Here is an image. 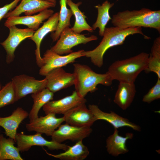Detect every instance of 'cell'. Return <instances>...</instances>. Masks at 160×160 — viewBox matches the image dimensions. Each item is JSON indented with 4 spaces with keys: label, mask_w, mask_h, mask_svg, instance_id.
<instances>
[{
    "label": "cell",
    "mask_w": 160,
    "mask_h": 160,
    "mask_svg": "<svg viewBox=\"0 0 160 160\" xmlns=\"http://www.w3.org/2000/svg\"><path fill=\"white\" fill-rule=\"evenodd\" d=\"M54 12L53 10L47 9L33 15L10 17L7 18L4 25L9 28L13 25H23L35 31L39 28L40 24L44 21L48 19Z\"/></svg>",
    "instance_id": "cell-17"
},
{
    "label": "cell",
    "mask_w": 160,
    "mask_h": 160,
    "mask_svg": "<svg viewBox=\"0 0 160 160\" xmlns=\"http://www.w3.org/2000/svg\"><path fill=\"white\" fill-rule=\"evenodd\" d=\"M160 98V79L158 78L155 85L151 88L143 96V102L150 103L153 101Z\"/></svg>",
    "instance_id": "cell-30"
},
{
    "label": "cell",
    "mask_w": 160,
    "mask_h": 160,
    "mask_svg": "<svg viewBox=\"0 0 160 160\" xmlns=\"http://www.w3.org/2000/svg\"></svg>",
    "instance_id": "cell-33"
},
{
    "label": "cell",
    "mask_w": 160,
    "mask_h": 160,
    "mask_svg": "<svg viewBox=\"0 0 160 160\" xmlns=\"http://www.w3.org/2000/svg\"><path fill=\"white\" fill-rule=\"evenodd\" d=\"M9 32L6 39L0 44L7 53L6 62L10 63L13 61L14 52L22 41L33 36L35 31L29 28L21 29L13 25L8 28Z\"/></svg>",
    "instance_id": "cell-9"
},
{
    "label": "cell",
    "mask_w": 160,
    "mask_h": 160,
    "mask_svg": "<svg viewBox=\"0 0 160 160\" xmlns=\"http://www.w3.org/2000/svg\"><path fill=\"white\" fill-rule=\"evenodd\" d=\"M88 108L95 117L97 120H105L111 124L114 128L127 127L131 128L135 131L140 132L141 128L140 126L131 122L128 119L123 117L113 111L108 113L101 110L98 106L95 104H90Z\"/></svg>",
    "instance_id": "cell-16"
},
{
    "label": "cell",
    "mask_w": 160,
    "mask_h": 160,
    "mask_svg": "<svg viewBox=\"0 0 160 160\" xmlns=\"http://www.w3.org/2000/svg\"><path fill=\"white\" fill-rule=\"evenodd\" d=\"M59 13L53 14L45 22L42 26L35 31L32 36L29 38L36 45L35 50L36 63L40 68L43 64L42 57L40 55V47L41 41L48 33L54 32L56 29L59 21Z\"/></svg>",
    "instance_id": "cell-15"
},
{
    "label": "cell",
    "mask_w": 160,
    "mask_h": 160,
    "mask_svg": "<svg viewBox=\"0 0 160 160\" xmlns=\"http://www.w3.org/2000/svg\"><path fill=\"white\" fill-rule=\"evenodd\" d=\"M85 35L75 33L71 28L67 27L61 32L55 44L50 49L60 55L69 54L73 52L71 49L73 47L81 44H85L98 39L94 35L88 37Z\"/></svg>",
    "instance_id": "cell-5"
},
{
    "label": "cell",
    "mask_w": 160,
    "mask_h": 160,
    "mask_svg": "<svg viewBox=\"0 0 160 160\" xmlns=\"http://www.w3.org/2000/svg\"><path fill=\"white\" fill-rule=\"evenodd\" d=\"M41 134L36 133L33 135H28L23 133L17 134L15 142L20 152L28 151L33 146H46L51 150H67L69 146L62 143L51 140L48 141L42 136Z\"/></svg>",
    "instance_id": "cell-7"
},
{
    "label": "cell",
    "mask_w": 160,
    "mask_h": 160,
    "mask_svg": "<svg viewBox=\"0 0 160 160\" xmlns=\"http://www.w3.org/2000/svg\"><path fill=\"white\" fill-rule=\"evenodd\" d=\"M135 83L119 82L113 101L121 109H127L132 103L136 93Z\"/></svg>",
    "instance_id": "cell-21"
},
{
    "label": "cell",
    "mask_w": 160,
    "mask_h": 160,
    "mask_svg": "<svg viewBox=\"0 0 160 160\" xmlns=\"http://www.w3.org/2000/svg\"><path fill=\"white\" fill-rule=\"evenodd\" d=\"M111 23L121 28L143 27L153 28L160 32V10L143 8L139 10H125L113 15Z\"/></svg>",
    "instance_id": "cell-2"
},
{
    "label": "cell",
    "mask_w": 160,
    "mask_h": 160,
    "mask_svg": "<svg viewBox=\"0 0 160 160\" xmlns=\"http://www.w3.org/2000/svg\"><path fill=\"white\" fill-rule=\"evenodd\" d=\"M29 116L28 113L20 107L17 108L7 117H0V126L5 130V133L15 142L17 131L21 122Z\"/></svg>",
    "instance_id": "cell-19"
},
{
    "label": "cell",
    "mask_w": 160,
    "mask_h": 160,
    "mask_svg": "<svg viewBox=\"0 0 160 160\" xmlns=\"http://www.w3.org/2000/svg\"><path fill=\"white\" fill-rule=\"evenodd\" d=\"M134 135L132 132H127L124 137L120 135L117 129L114 128L113 133L106 139V147L108 154L117 157L121 154H125L129 151L126 146V142L128 139H131Z\"/></svg>",
    "instance_id": "cell-20"
},
{
    "label": "cell",
    "mask_w": 160,
    "mask_h": 160,
    "mask_svg": "<svg viewBox=\"0 0 160 160\" xmlns=\"http://www.w3.org/2000/svg\"><path fill=\"white\" fill-rule=\"evenodd\" d=\"M15 140L11 138H6L0 135V160H23L19 149L14 145Z\"/></svg>",
    "instance_id": "cell-25"
},
{
    "label": "cell",
    "mask_w": 160,
    "mask_h": 160,
    "mask_svg": "<svg viewBox=\"0 0 160 160\" xmlns=\"http://www.w3.org/2000/svg\"><path fill=\"white\" fill-rule=\"evenodd\" d=\"M91 127H79L65 123L60 124L53 132L52 140L62 143L66 140L78 141L88 137L92 132Z\"/></svg>",
    "instance_id": "cell-11"
},
{
    "label": "cell",
    "mask_w": 160,
    "mask_h": 160,
    "mask_svg": "<svg viewBox=\"0 0 160 160\" xmlns=\"http://www.w3.org/2000/svg\"><path fill=\"white\" fill-rule=\"evenodd\" d=\"M87 102L85 97H80L74 91L72 94L60 99L51 100L43 107L45 113L64 115L69 110Z\"/></svg>",
    "instance_id": "cell-10"
},
{
    "label": "cell",
    "mask_w": 160,
    "mask_h": 160,
    "mask_svg": "<svg viewBox=\"0 0 160 160\" xmlns=\"http://www.w3.org/2000/svg\"><path fill=\"white\" fill-rule=\"evenodd\" d=\"M73 65L75 91L81 97H85L89 92L97 90L99 84L109 86L112 84L113 80L107 72L97 73L88 66L79 63Z\"/></svg>",
    "instance_id": "cell-4"
},
{
    "label": "cell",
    "mask_w": 160,
    "mask_h": 160,
    "mask_svg": "<svg viewBox=\"0 0 160 160\" xmlns=\"http://www.w3.org/2000/svg\"><path fill=\"white\" fill-rule=\"evenodd\" d=\"M66 2L75 17L74 24L73 27L71 28L72 30L78 33H80L84 31H87L90 33L93 32L94 30L92 27L86 21L87 17L79 8L81 2H79L76 3L72 0H67Z\"/></svg>",
    "instance_id": "cell-23"
},
{
    "label": "cell",
    "mask_w": 160,
    "mask_h": 160,
    "mask_svg": "<svg viewBox=\"0 0 160 160\" xmlns=\"http://www.w3.org/2000/svg\"><path fill=\"white\" fill-rule=\"evenodd\" d=\"M63 117L66 123L79 127H91L97 121L92 112L87 107L85 103L71 109Z\"/></svg>",
    "instance_id": "cell-12"
},
{
    "label": "cell",
    "mask_w": 160,
    "mask_h": 160,
    "mask_svg": "<svg viewBox=\"0 0 160 160\" xmlns=\"http://www.w3.org/2000/svg\"><path fill=\"white\" fill-rule=\"evenodd\" d=\"M54 95V93L46 88L39 92L32 94L33 104L29 113V121L38 117V114L41 108L49 101L53 100Z\"/></svg>",
    "instance_id": "cell-24"
},
{
    "label": "cell",
    "mask_w": 160,
    "mask_h": 160,
    "mask_svg": "<svg viewBox=\"0 0 160 160\" xmlns=\"http://www.w3.org/2000/svg\"><path fill=\"white\" fill-rule=\"evenodd\" d=\"M15 89L16 101L30 94L39 92L46 88L47 80H38L25 74L16 76L12 79Z\"/></svg>",
    "instance_id": "cell-8"
},
{
    "label": "cell",
    "mask_w": 160,
    "mask_h": 160,
    "mask_svg": "<svg viewBox=\"0 0 160 160\" xmlns=\"http://www.w3.org/2000/svg\"><path fill=\"white\" fill-rule=\"evenodd\" d=\"M16 101L15 89L11 81L0 90V108Z\"/></svg>",
    "instance_id": "cell-29"
},
{
    "label": "cell",
    "mask_w": 160,
    "mask_h": 160,
    "mask_svg": "<svg viewBox=\"0 0 160 160\" xmlns=\"http://www.w3.org/2000/svg\"><path fill=\"white\" fill-rule=\"evenodd\" d=\"M67 0H60V10L59 15V21L56 30L51 35L53 42L57 40L60 33L64 29L71 26L70 19L73 13L67 7Z\"/></svg>",
    "instance_id": "cell-27"
},
{
    "label": "cell",
    "mask_w": 160,
    "mask_h": 160,
    "mask_svg": "<svg viewBox=\"0 0 160 160\" xmlns=\"http://www.w3.org/2000/svg\"><path fill=\"white\" fill-rule=\"evenodd\" d=\"M56 4L44 0H22L13 10L9 12L4 18L19 16L22 13L31 15L48 8L55 7Z\"/></svg>",
    "instance_id": "cell-18"
},
{
    "label": "cell",
    "mask_w": 160,
    "mask_h": 160,
    "mask_svg": "<svg viewBox=\"0 0 160 160\" xmlns=\"http://www.w3.org/2000/svg\"><path fill=\"white\" fill-rule=\"evenodd\" d=\"M52 3H53L56 4V0H44Z\"/></svg>",
    "instance_id": "cell-32"
},
{
    "label": "cell",
    "mask_w": 160,
    "mask_h": 160,
    "mask_svg": "<svg viewBox=\"0 0 160 160\" xmlns=\"http://www.w3.org/2000/svg\"><path fill=\"white\" fill-rule=\"evenodd\" d=\"M137 33L143 35L145 39L150 38L143 33L141 27L124 29L115 26L106 27L103 38L99 44L92 50H84V56L90 58L91 62L94 65L101 67L103 63V56L108 49L123 44L127 37Z\"/></svg>",
    "instance_id": "cell-1"
},
{
    "label": "cell",
    "mask_w": 160,
    "mask_h": 160,
    "mask_svg": "<svg viewBox=\"0 0 160 160\" xmlns=\"http://www.w3.org/2000/svg\"></svg>",
    "instance_id": "cell-34"
},
{
    "label": "cell",
    "mask_w": 160,
    "mask_h": 160,
    "mask_svg": "<svg viewBox=\"0 0 160 160\" xmlns=\"http://www.w3.org/2000/svg\"><path fill=\"white\" fill-rule=\"evenodd\" d=\"M21 0H14L9 4H6L0 7V21L9 11L12 10L17 6Z\"/></svg>",
    "instance_id": "cell-31"
},
{
    "label": "cell",
    "mask_w": 160,
    "mask_h": 160,
    "mask_svg": "<svg viewBox=\"0 0 160 160\" xmlns=\"http://www.w3.org/2000/svg\"><path fill=\"white\" fill-rule=\"evenodd\" d=\"M44 150L49 156L61 160H83L89 154V149L83 143L82 140L77 141L74 145L69 146L63 152L58 154H53Z\"/></svg>",
    "instance_id": "cell-22"
},
{
    "label": "cell",
    "mask_w": 160,
    "mask_h": 160,
    "mask_svg": "<svg viewBox=\"0 0 160 160\" xmlns=\"http://www.w3.org/2000/svg\"><path fill=\"white\" fill-rule=\"evenodd\" d=\"M114 4L113 3L111 4L106 0L101 5L98 4L95 6L97 10L98 14L96 21L92 27L93 30L98 28L99 35L101 36L103 35L107 24L110 20H111L109 12L110 9Z\"/></svg>",
    "instance_id": "cell-26"
},
{
    "label": "cell",
    "mask_w": 160,
    "mask_h": 160,
    "mask_svg": "<svg viewBox=\"0 0 160 160\" xmlns=\"http://www.w3.org/2000/svg\"><path fill=\"white\" fill-rule=\"evenodd\" d=\"M64 121L63 116L57 118L55 114L48 113L45 116L38 117L29 121L26 124V127L28 131H34L51 136L56 129Z\"/></svg>",
    "instance_id": "cell-13"
},
{
    "label": "cell",
    "mask_w": 160,
    "mask_h": 160,
    "mask_svg": "<svg viewBox=\"0 0 160 160\" xmlns=\"http://www.w3.org/2000/svg\"><path fill=\"white\" fill-rule=\"evenodd\" d=\"M45 78L47 81L46 88L53 93L74 85L75 82L73 73L67 72L62 68L52 70Z\"/></svg>",
    "instance_id": "cell-14"
},
{
    "label": "cell",
    "mask_w": 160,
    "mask_h": 160,
    "mask_svg": "<svg viewBox=\"0 0 160 160\" xmlns=\"http://www.w3.org/2000/svg\"><path fill=\"white\" fill-rule=\"evenodd\" d=\"M83 50L72 52L68 54L62 56L51 50H47L42 57L43 64L40 68L39 74L46 76L49 72L56 68H62L74 62L75 60L84 56Z\"/></svg>",
    "instance_id": "cell-6"
},
{
    "label": "cell",
    "mask_w": 160,
    "mask_h": 160,
    "mask_svg": "<svg viewBox=\"0 0 160 160\" xmlns=\"http://www.w3.org/2000/svg\"><path fill=\"white\" fill-rule=\"evenodd\" d=\"M149 54L142 52L136 55L114 62L107 72L113 80L135 83L138 75L146 69Z\"/></svg>",
    "instance_id": "cell-3"
},
{
    "label": "cell",
    "mask_w": 160,
    "mask_h": 160,
    "mask_svg": "<svg viewBox=\"0 0 160 160\" xmlns=\"http://www.w3.org/2000/svg\"><path fill=\"white\" fill-rule=\"evenodd\" d=\"M145 71L153 72L160 79V37L154 40L148 58V66Z\"/></svg>",
    "instance_id": "cell-28"
}]
</instances>
